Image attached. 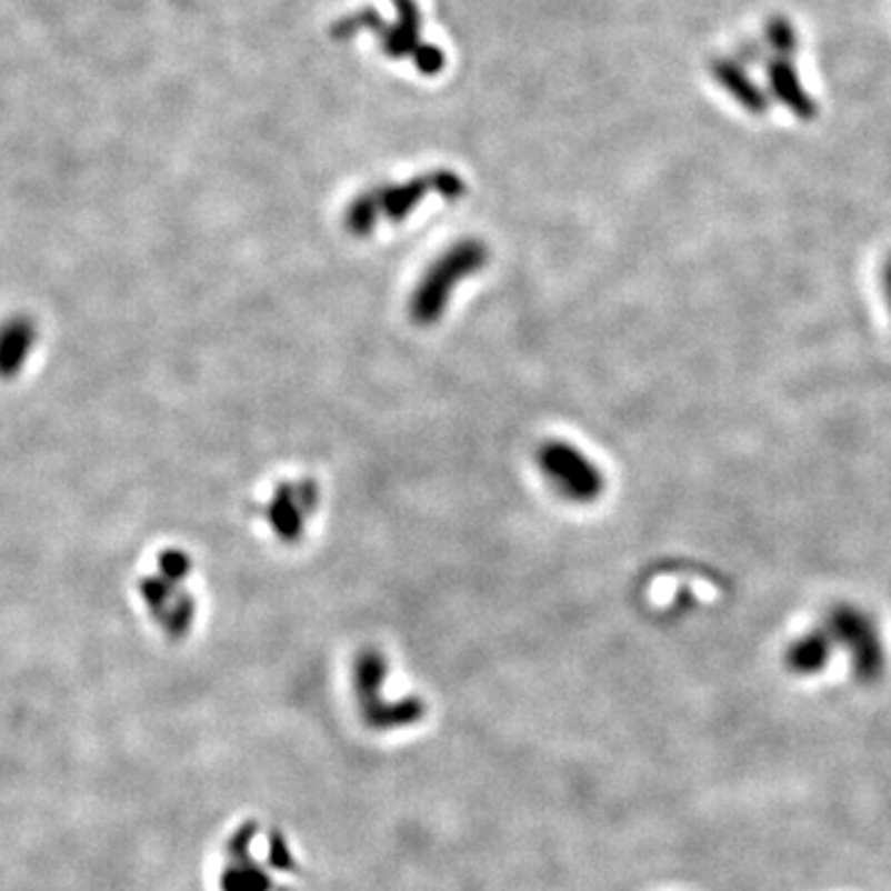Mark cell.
Returning <instances> with one entry per match:
<instances>
[{
	"instance_id": "obj_1",
	"label": "cell",
	"mask_w": 891,
	"mask_h": 891,
	"mask_svg": "<svg viewBox=\"0 0 891 891\" xmlns=\"http://www.w3.org/2000/svg\"><path fill=\"white\" fill-rule=\"evenodd\" d=\"M488 263L485 248L478 241H463L446 251L441 258L431 263V268L423 273L419 288L411 296L409 314L417 324H433L441 320V312L446 310L451 300V292L461 286V282L478 273Z\"/></svg>"
},
{
	"instance_id": "obj_2",
	"label": "cell",
	"mask_w": 891,
	"mask_h": 891,
	"mask_svg": "<svg viewBox=\"0 0 891 891\" xmlns=\"http://www.w3.org/2000/svg\"><path fill=\"white\" fill-rule=\"evenodd\" d=\"M538 465L552 491H558L564 501L592 503L604 491V475L597 463L564 441L542 443Z\"/></svg>"
},
{
	"instance_id": "obj_3",
	"label": "cell",
	"mask_w": 891,
	"mask_h": 891,
	"mask_svg": "<svg viewBox=\"0 0 891 891\" xmlns=\"http://www.w3.org/2000/svg\"><path fill=\"white\" fill-rule=\"evenodd\" d=\"M314 505V495L310 485H286L276 493V501L270 505V523L282 540L300 538L302 523Z\"/></svg>"
},
{
	"instance_id": "obj_4",
	"label": "cell",
	"mask_w": 891,
	"mask_h": 891,
	"mask_svg": "<svg viewBox=\"0 0 891 891\" xmlns=\"http://www.w3.org/2000/svg\"><path fill=\"white\" fill-rule=\"evenodd\" d=\"M770 87L778 100L788 107V110L795 114L802 122H812L818 117V104H814L812 97L808 94L805 87L800 82V74L795 70V64L785 58H778L768 70Z\"/></svg>"
},
{
	"instance_id": "obj_5",
	"label": "cell",
	"mask_w": 891,
	"mask_h": 891,
	"mask_svg": "<svg viewBox=\"0 0 891 891\" xmlns=\"http://www.w3.org/2000/svg\"><path fill=\"white\" fill-rule=\"evenodd\" d=\"M715 72H719L721 84L735 97L738 102L745 107V110H751L755 114H763L768 110L765 94L760 92L758 87L751 80H748L741 70L733 68V64L719 62V64H715Z\"/></svg>"
},
{
	"instance_id": "obj_6",
	"label": "cell",
	"mask_w": 891,
	"mask_h": 891,
	"mask_svg": "<svg viewBox=\"0 0 891 891\" xmlns=\"http://www.w3.org/2000/svg\"><path fill=\"white\" fill-rule=\"evenodd\" d=\"M765 36H768L770 46L778 50V56L785 58V60L790 56H795L798 48H800V38H798L795 26H792L790 20L782 18V16H775V18L768 20Z\"/></svg>"
},
{
	"instance_id": "obj_7",
	"label": "cell",
	"mask_w": 891,
	"mask_h": 891,
	"mask_svg": "<svg viewBox=\"0 0 891 891\" xmlns=\"http://www.w3.org/2000/svg\"><path fill=\"white\" fill-rule=\"evenodd\" d=\"M882 286H884V298H887V306H889V312H891V258L887 260V266H884Z\"/></svg>"
}]
</instances>
